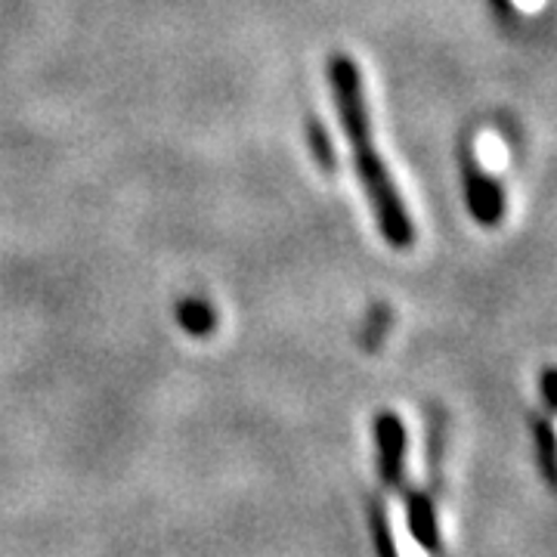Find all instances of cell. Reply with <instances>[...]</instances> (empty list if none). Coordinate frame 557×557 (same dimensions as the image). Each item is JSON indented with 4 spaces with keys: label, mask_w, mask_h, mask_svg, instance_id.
Wrapping results in <instances>:
<instances>
[{
    "label": "cell",
    "mask_w": 557,
    "mask_h": 557,
    "mask_svg": "<svg viewBox=\"0 0 557 557\" xmlns=\"http://www.w3.org/2000/svg\"><path fill=\"white\" fill-rule=\"evenodd\" d=\"M465 186H468V208L471 214L483 223V226H496L505 211V201H502V189L480 161L468 159L465 161Z\"/></svg>",
    "instance_id": "cell-4"
},
{
    "label": "cell",
    "mask_w": 557,
    "mask_h": 557,
    "mask_svg": "<svg viewBox=\"0 0 557 557\" xmlns=\"http://www.w3.org/2000/svg\"><path fill=\"white\" fill-rule=\"evenodd\" d=\"M533 434L539 443V465L548 483H555V431L545 418H533Z\"/></svg>",
    "instance_id": "cell-8"
},
{
    "label": "cell",
    "mask_w": 557,
    "mask_h": 557,
    "mask_svg": "<svg viewBox=\"0 0 557 557\" xmlns=\"http://www.w3.org/2000/svg\"><path fill=\"white\" fill-rule=\"evenodd\" d=\"M555 381H557L555 366H548V369L542 372V399H545V409H548V412H555V406H557Z\"/></svg>",
    "instance_id": "cell-10"
},
{
    "label": "cell",
    "mask_w": 557,
    "mask_h": 557,
    "mask_svg": "<svg viewBox=\"0 0 557 557\" xmlns=\"http://www.w3.org/2000/svg\"><path fill=\"white\" fill-rule=\"evenodd\" d=\"M369 322H372V325H369V332L362 335L366 350H379L381 341L387 338V329H391V310H387V307H375V313H372Z\"/></svg>",
    "instance_id": "cell-9"
},
{
    "label": "cell",
    "mask_w": 557,
    "mask_h": 557,
    "mask_svg": "<svg viewBox=\"0 0 557 557\" xmlns=\"http://www.w3.org/2000/svg\"><path fill=\"white\" fill-rule=\"evenodd\" d=\"M369 523H372V539H375L379 557H399L397 542H394V533H391L387 505H384V496H379V493L369 496Z\"/></svg>",
    "instance_id": "cell-5"
},
{
    "label": "cell",
    "mask_w": 557,
    "mask_h": 557,
    "mask_svg": "<svg viewBox=\"0 0 557 557\" xmlns=\"http://www.w3.org/2000/svg\"><path fill=\"white\" fill-rule=\"evenodd\" d=\"M375 446H379V474L384 490H406V428L397 412L375 416Z\"/></svg>",
    "instance_id": "cell-2"
},
{
    "label": "cell",
    "mask_w": 557,
    "mask_h": 557,
    "mask_svg": "<svg viewBox=\"0 0 557 557\" xmlns=\"http://www.w3.org/2000/svg\"><path fill=\"white\" fill-rule=\"evenodd\" d=\"M406 498V527L418 542L421 552H428L431 557H440V523H437V498L431 496L428 490H416V486H406L403 490Z\"/></svg>",
    "instance_id": "cell-3"
},
{
    "label": "cell",
    "mask_w": 557,
    "mask_h": 557,
    "mask_svg": "<svg viewBox=\"0 0 557 557\" xmlns=\"http://www.w3.org/2000/svg\"><path fill=\"white\" fill-rule=\"evenodd\" d=\"M307 139H310V149H313V159L319 161V168H322L325 174H332V171L338 168V156H335V149H332V139L325 134L322 121L307 119Z\"/></svg>",
    "instance_id": "cell-7"
},
{
    "label": "cell",
    "mask_w": 557,
    "mask_h": 557,
    "mask_svg": "<svg viewBox=\"0 0 557 557\" xmlns=\"http://www.w3.org/2000/svg\"><path fill=\"white\" fill-rule=\"evenodd\" d=\"M177 319H180V325H183L189 335H196V338L208 335V332H214V310H211V307H208V304L199 298L180 304Z\"/></svg>",
    "instance_id": "cell-6"
},
{
    "label": "cell",
    "mask_w": 557,
    "mask_h": 557,
    "mask_svg": "<svg viewBox=\"0 0 557 557\" xmlns=\"http://www.w3.org/2000/svg\"><path fill=\"white\" fill-rule=\"evenodd\" d=\"M329 84L335 94L341 124L354 152L357 164V177L366 189V199L375 211L379 230L384 239L394 248H412L416 242V226L406 211V205L399 199L397 186L391 180L387 164L375 152V139H372V119H369V106H366V90H362V75H359L357 62L350 57H332L329 60Z\"/></svg>",
    "instance_id": "cell-1"
}]
</instances>
